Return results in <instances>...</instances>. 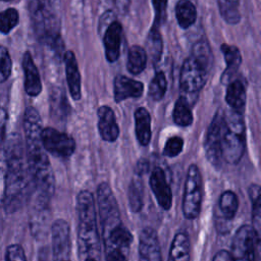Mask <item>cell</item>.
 I'll return each mask as SVG.
<instances>
[{"label":"cell","mask_w":261,"mask_h":261,"mask_svg":"<svg viewBox=\"0 0 261 261\" xmlns=\"http://www.w3.org/2000/svg\"><path fill=\"white\" fill-rule=\"evenodd\" d=\"M22 125L25 158L34 188L37 195L50 199L55 189L54 173L47 152L42 145V119L34 107H27L24 110Z\"/></svg>","instance_id":"1"},{"label":"cell","mask_w":261,"mask_h":261,"mask_svg":"<svg viewBox=\"0 0 261 261\" xmlns=\"http://www.w3.org/2000/svg\"><path fill=\"white\" fill-rule=\"evenodd\" d=\"M4 191L2 203L7 212L16 211L34 187L28 167L24 145L18 135L9 138L5 151Z\"/></svg>","instance_id":"2"},{"label":"cell","mask_w":261,"mask_h":261,"mask_svg":"<svg viewBox=\"0 0 261 261\" xmlns=\"http://www.w3.org/2000/svg\"><path fill=\"white\" fill-rule=\"evenodd\" d=\"M77 250L81 257H94L99 254L100 244L97 226V212L92 193L83 190L76 197Z\"/></svg>","instance_id":"3"},{"label":"cell","mask_w":261,"mask_h":261,"mask_svg":"<svg viewBox=\"0 0 261 261\" xmlns=\"http://www.w3.org/2000/svg\"><path fill=\"white\" fill-rule=\"evenodd\" d=\"M246 127L243 113L230 110L224 114V129L221 141L222 160L229 164H238L245 151Z\"/></svg>","instance_id":"4"},{"label":"cell","mask_w":261,"mask_h":261,"mask_svg":"<svg viewBox=\"0 0 261 261\" xmlns=\"http://www.w3.org/2000/svg\"><path fill=\"white\" fill-rule=\"evenodd\" d=\"M203 179L196 164H191L187 171L182 197V213L187 219H196L202 207Z\"/></svg>","instance_id":"5"},{"label":"cell","mask_w":261,"mask_h":261,"mask_svg":"<svg viewBox=\"0 0 261 261\" xmlns=\"http://www.w3.org/2000/svg\"><path fill=\"white\" fill-rule=\"evenodd\" d=\"M97 204L98 216L103 236L113 227L122 223L118 204L107 182H101L97 188Z\"/></svg>","instance_id":"6"},{"label":"cell","mask_w":261,"mask_h":261,"mask_svg":"<svg viewBox=\"0 0 261 261\" xmlns=\"http://www.w3.org/2000/svg\"><path fill=\"white\" fill-rule=\"evenodd\" d=\"M260 238L256 234L252 225L244 224L236 232L231 251L229 252L233 261H258L257 248Z\"/></svg>","instance_id":"7"},{"label":"cell","mask_w":261,"mask_h":261,"mask_svg":"<svg viewBox=\"0 0 261 261\" xmlns=\"http://www.w3.org/2000/svg\"><path fill=\"white\" fill-rule=\"evenodd\" d=\"M224 129V114L221 111H218L213 116L210 125L207 130L204 149L205 154L210 162L215 168H219L222 163L221 155V141Z\"/></svg>","instance_id":"8"},{"label":"cell","mask_w":261,"mask_h":261,"mask_svg":"<svg viewBox=\"0 0 261 261\" xmlns=\"http://www.w3.org/2000/svg\"><path fill=\"white\" fill-rule=\"evenodd\" d=\"M41 140L45 151L55 157L66 158L74 153L75 142L73 138L56 128L43 127Z\"/></svg>","instance_id":"9"},{"label":"cell","mask_w":261,"mask_h":261,"mask_svg":"<svg viewBox=\"0 0 261 261\" xmlns=\"http://www.w3.org/2000/svg\"><path fill=\"white\" fill-rule=\"evenodd\" d=\"M208 71L193 57H188L181 66L179 86L184 93L195 95L200 92L206 83Z\"/></svg>","instance_id":"10"},{"label":"cell","mask_w":261,"mask_h":261,"mask_svg":"<svg viewBox=\"0 0 261 261\" xmlns=\"http://www.w3.org/2000/svg\"><path fill=\"white\" fill-rule=\"evenodd\" d=\"M53 261H70V229L64 219H57L51 225Z\"/></svg>","instance_id":"11"},{"label":"cell","mask_w":261,"mask_h":261,"mask_svg":"<svg viewBox=\"0 0 261 261\" xmlns=\"http://www.w3.org/2000/svg\"><path fill=\"white\" fill-rule=\"evenodd\" d=\"M149 182L158 205L163 210H169L172 205V193L165 173L160 167L153 168Z\"/></svg>","instance_id":"12"},{"label":"cell","mask_w":261,"mask_h":261,"mask_svg":"<svg viewBox=\"0 0 261 261\" xmlns=\"http://www.w3.org/2000/svg\"><path fill=\"white\" fill-rule=\"evenodd\" d=\"M139 261H162L159 239L152 227H145L140 233Z\"/></svg>","instance_id":"13"},{"label":"cell","mask_w":261,"mask_h":261,"mask_svg":"<svg viewBox=\"0 0 261 261\" xmlns=\"http://www.w3.org/2000/svg\"><path fill=\"white\" fill-rule=\"evenodd\" d=\"M98 115V130L101 138L105 142L112 143L119 136V126L116 122L113 110L106 105H103L97 110Z\"/></svg>","instance_id":"14"},{"label":"cell","mask_w":261,"mask_h":261,"mask_svg":"<svg viewBox=\"0 0 261 261\" xmlns=\"http://www.w3.org/2000/svg\"><path fill=\"white\" fill-rule=\"evenodd\" d=\"M105 251L106 250H121L129 253V247L133 243V234L123 223L113 227L107 233L102 236Z\"/></svg>","instance_id":"15"},{"label":"cell","mask_w":261,"mask_h":261,"mask_svg":"<svg viewBox=\"0 0 261 261\" xmlns=\"http://www.w3.org/2000/svg\"><path fill=\"white\" fill-rule=\"evenodd\" d=\"M122 28L121 24L114 20L106 29L104 33V49L105 56L109 62H114L119 57L120 44H121Z\"/></svg>","instance_id":"16"},{"label":"cell","mask_w":261,"mask_h":261,"mask_svg":"<svg viewBox=\"0 0 261 261\" xmlns=\"http://www.w3.org/2000/svg\"><path fill=\"white\" fill-rule=\"evenodd\" d=\"M143 83L124 75H117L114 80V99L117 103L128 98H139L143 95Z\"/></svg>","instance_id":"17"},{"label":"cell","mask_w":261,"mask_h":261,"mask_svg":"<svg viewBox=\"0 0 261 261\" xmlns=\"http://www.w3.org/2000/svg\"><path fill=\"white\" fill-rule=\"evenodd\" d=\"M22 68L24 72V90L32 97L38 96L42 91V83L38 68L30 52H25L22 57Z\"/></svg>","instance_id":"18"},{"label":"cell","mask_w":261,"mask_h":261,"mask_svg":"<svg viewBox=\"0 0 261 261\" xmlns=\"http://www.w3.org/2000/svg\"><path fill=\"white\" fill-rule=\"evenodd\" d=\"M64 62H65V73H66V81H67L69 93L72 99L77 101L81 99V96H82L81 74H80L74 53L71 51H66L64 54Z\"/></svg>","instance_id":"19"},{"label":"cell","mask_w":261,"mask_h":261,"mask_svg":"<svg viewBox=\"0 0 261 261\" xmlns=\"http://www.w3.org/2000/svg\"><path fill=\"white\" fill-rule=\"evenodd\" d=\"M135 132L140 145L147 146L151 141V115L144 107H139L135 112Z\"/></svg>","instance_id":"20"},{"label":"cell","mask_w":261,"mask_h":261,"mask_svg":"<svg viewBox=\"0 0 261 261\" xmlns=\"http://www.w3.org/2000/svg\"><path fill=\"white\" fill-rule=\"evenodd\" d=\"M221 51L224 55V60L226 63V68L221 76V82L223 84H228L231 82L233 74L238 71L241 62L242 56L238 47L228 44L221 45Z\"/></svg>","instance_id":"21"},{"label":"cell","mask_w":261,"mask_h":261,"mask_svg":"<svg viewBox=\"0 0 261 261\" xmlns=\"http://www.w3.org/2000/svg\"><path fill=\"white\" fill-rule=\"evenodd\" d=\"M225 101L231 110L243 113L246 106V89L242 82L231 81L228 83Z\"/></svg>","instance_id":"22"},{"label":"cell","mask_w":261,"mask_h":261,"mask_svg":"<svg viewBox=\"0 0 261 261\" xmlns=\"http://www.w3.org/2000/svg\"><path fill=\"white\" fill-rule=\"evenodd\" d=\"M167 261H190V240L186 231H178L173 237Z\"/></svg>","instance_id":"23"},{"label":"cell","mask_w":261,"mask_h":261,"mask_svg":"<svg viewBox=\"0 0 261 261\" xmlns=\"http://www.w3.org/2000/svg\"><path fill=\"white\" fill-rule=\"evenodd\" d=\"M175 17L180 28H190L197 17L195 5L190 0H179L175 5Z\"/></svg>","instance_id":"24"},{"label":"cell","mask_w":261,"mask_h":261,"mask_svg":"<svg viewBox=\"0 0 261 261\" xmlns=\"http://www.w3.org/2000/svg\"><path fill=\"white\" fill-rule=\"evenodd\" d=\"M172 118L175 124L186 127L193 123V113L189 105V101L185 96L178 97L174 104Z\"/></svg>","instance_id":"25"},{"label":"cell","mask_w":261,"mask_h":261,"mask_svg":"<svg viewBox=\"0 0 261 261\" xmlns=\"http://www.w3.org/2000/svg\"><path fill=\"white\" fill-rule=\"evenodd\" d=\"M147 62V54L143 47L134 45L128 49L127 54V70L133 74L141 73L145 67Z\"/></svg>","instance_id":"26"},{"label":"cell","mask_w":261,"mask_h":261,"mask_svg":"<svg viewBox=\"0 0 261 261\" xmlns=\"http://www.w3.org/2000/svg\"><path fill=\"white\" fill-rule=\"evenodd\" d=\"M218 211L226 220H231L237 214L239 201L237 195L232 191H224L218 200Z\"/></svg>","instance_id":"27"},{"label":"cell","mask_w":261,"mask_h":261,"mask_svg":"<svg viewBox=\"0 0 261 261\" xmlns=\"http://www.w3.org/2000/svg\"><path fill=\"white\" fill-rule=\"evenodd\" d=\"M127 200L132 212L138 213L142 210L144 204V187L142 180L138 176L134 177L129 182Z\"/></svg>","instance_id":"28"},{"label":"cell","mask_w":261,"mask_h":261,"mask_svg":"<svg viewBox=\"0 0 261 261\" xmlns=\"http://www.w3.org/2000/svg\"><path fill=\"white\" fill-rule=\"evenodd\" d=\"M191 57H193L209 72L212 66L213 56L210 46L206 40H200L194 44L192 48Z\"/></svg>","instance_id":"29"},{"label":"cell","mask_w":261,"mask_h":261,"mask_svg":"<svg viewBox=\"0 0 261 261\" xmlns=\"http://www.w3.org/2000/svg\"><path fill=\"white\" fill-rule=\"evenodd\" d=\"M249 197L252 204V221H253V229L255 230L256 234L260 238V216H261V209H260V187L256 184L250 186L249 190Z\"/></svg>","instance_id":"30"},{"label":"cell","mask_w":261,"mask_h":261,"mask_svg":"<svg viewBox=\"0 0 261 261\" xmlns=\"http://www.w3.org/2000/svg\"><path fill=\"white\" fill-rule=\"evenodd\" d=\"M222 18L229 24H237L241 20L239 11L240 0H217Z\"/></svg>","instance_id":"31"},{"label":"cell","mask_w":261,"mask_h":261,"mask_svg":"<svg viewBox=\"0 0 261 261\" xmlns=\"http://www.w3.org/2000/svg\"><path fill=\"white\" fill-rule=\"evenodd\" d=\"M147 49L153 62H157L161 57L163 49V42L158 28L152 27L147 38Z\"/></svg>","instance_id":"32"},{"label":"cell","mask_w":261,"mask_h":261,"mask_svg":"<svg viewBox=\"0 0 261 261\" xmlns=\"http://www.w3.org/2000/svg\"><path fill=\"white\" fill-rule=\"evenodd\" d=\"M167 89V81L162 71H158L155 73L149 85V96L154 101H160L166 92Z\"/></svg>","instance_id":"33"},{"label":"cell","mask_w":261,"mask_h":261,"mask_svg":"<svg viewBox=\"0 0 261 261\" xmlns=\"http://www.w3.org/2000/svg\"><path fill=\"white\" fill-rule=\"evenodd\" d=\"M19 16L17 10L14 8H8L0 12V32L2 34H8L18 22Z\"/></svg>","instance_id":"34"},{"label":"cell","mask_w":261,"mask_h":261,"mask_svg":"<svg viewBox=\"0 0 261 261\" xmlns=\"http://www.w3.org/2000/svg\"><path fill=\"white\" fill-rule=\"evenodd\" d=\"M184 148V140L182 138L178 137V136H173L170 137L163 148V155L169 158H173L176 157L177 155H179L182 151Z\"/></svg>","instance_id":"35"},{"label":"cell","mask_w":261,"mask_h":261,"mask_svg":"<svg viewBox=\"0 0 261 261\" xmlns=\"http://www.w3.org/2000/svg\"><path fill=\"white\" fill-rule=\"evenodd\" d=\"M11 68L12 62L10 55L5 47L0 46V83L5 82L9 77Z\"/></svg>","instance_id":"36"},{"label":"cell","mask_w":261,"mask_h":261,"mask_svg":"<svg viewBox=\"0 0 261 261\" xmlns=\"http://www.w3.org/2000/svg\"><path fill=\"white\" fill-rule=\"evenodd\" d=\"M5 261H27L22 247L17 244L8 246L5 251Z\"/></svg>","instance_id":"37"},{"label":"cell","mask_w":261,"mask_h":261,"mask_svg":"<svg viewBox=\"0 0 261 261\" xmlns=\"http://www.w3.org/2000/svg\"><path fill=\"white\" fill-rule=\"evenodd\" d=\"M152 3L155 10V20L153 27L159 28V25L164 21L166 16L167 0H152Z\"/></svg>","instance_id":"38"},{"label":"cell","mask_w":261,"mask_h":261,"mask_svg":"<svg viewBox=\"0 0 261 261\" xmlns=\"http://www.w3.org/2000/svg\"><path fill=\"white\" fill-rule=\"evenodd\" d=\"M128 253L121 250H106L105 261H128Z\"/></svg>","instance_id":"39"},{"label":"cell","mask_w":261,"mask_h":261,"mask_svg":"<svg viewBox=\"0 0 261 261\" xmlns=\"http://www.w3.org/2000/svg\"><path fill=\"white\" fill-rule=\"evenodd\" d=\"M7 123V112L0 106V143L3 142L5 137V128Z\"/></svg>","instance_id":"40"},{"label":"cell","mask_w":261,"mask_h":261,"mask_svg":"<svg viewBox=\"0 0 261 261\" xmlns=\"http://www.w3.org/2000/svg\"><path fill=\"white\" fill-rule=\"evenodd\" d=\"M212 261H233V260H232V257H231V255L228 251L220 250L214 255Z\"/></svg>","instance_id":"41"},{"label":"cell","mask_w":261,"mask_h":261,"mask_svg":"<svg viewBox=\"0 0 261 261\" xmlns=\"http://www.w3.org/2000/svg\"><path fill=\"white\" fill-rule=\"evenodd\" d=\"M115 5L117 9L122 13L125 12L129 5V0H115Z\"/></svg>","instance_id":"42"},{"label":"cell","mask_w":261,"mask_h":261,"mask_svg":"<svg viewBox=\"0 0 261 261\" xmlns=\"http://www.w3.org/2000/svg\"><path fill=\"white\" fill-rule=\"evenodd\" d=\"M84 261H97V260L94 257H87V258L84 259Z\"/></svg>","instance_id":"43"},{"label":"cell","mask_w":261,"mask_h":261,"mask_svg":"<svg viewBox=\"0 0 261 261\" xmlns=\"http://www.w3.org/2000/svg\"><path fill=\"white\" fill-rule=\"evenodd\" d=\"M40 1H43V2H47V3H51V0H40Z\"/></svg>","instance_id":"44"},{"label":"cell","mask_w":261,"mask_h":261,"mask_svg":"<svg viewBox=\"0 0 261 261\" xmlns=\"http://www.w3.org/2000/svg\"><path fill=\"white\" fill-rule=\"evenodd\" d=\"M0 1H12V0H0Z\"/></svg>","instance_id":"45"}]
</instances>
